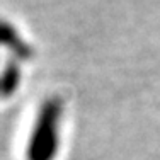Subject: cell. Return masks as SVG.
Returning <instances> with one entry per match:
<instances>
[{
  "mask_svg": "<svg viewBox=\"0 0 160 160\" xmlns=\"http://www.w3.org/2000/svg\"><path fill=\"white\" fill-rule=\"evenodd\" d=\"M0 43H3V46H9L19 56H29L28 43H22L16 29L10 28L7 22H0Z\"/></svg>",
  "mask_w": 160,
  "mask_h": 160,
  "instance_id": "cell-2",
  "label": "cell"
},
{
  "mask_svg": "<svg viewBox=\"0 0 160 160\" xmlns=\"http://www.w3.org/2000/svg\"><path fill=\"white\" fill-rule=\"evenodd\" d=\"M60 119H62V102L49 99L44 102L31 135L28 148V160H53L60 142Z\"/></svg>",
  "mask_w": 160,
  "mask_h": 160,
  "instance_id": "cell-1",
  "label": "cell"
},
{
  "mask_svg": "<svg viewBox=\"0 0 160 160\" xmlns=\"http://www.w3.org/2000/svg\"><path fill=\"white\" fill-rule=\"evenodd\" d=\"M17 83H19V68L14 63H10L5 67L2 77H0V94L7 96V94L14 92Z\"/></svg>",
  "mask_w": 160,
  "mask_h": 160,
  "instance_id": "cell-3",
  "label": "cell"
}]
</instances>
